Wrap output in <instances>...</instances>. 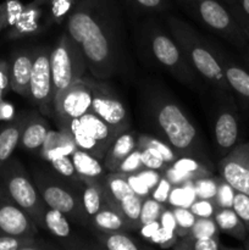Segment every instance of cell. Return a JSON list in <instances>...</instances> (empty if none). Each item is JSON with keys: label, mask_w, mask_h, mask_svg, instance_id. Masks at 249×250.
I'll list each match as a JSON object with an SVG mask.
<instances>
[{"label": "cell", "mask_w": 249, "mask_h": 250, "mask_svg": "<svg viewBox=\"0 0 249 250\" xmlns=\"http://www.w3.org/2000/svg\"><path fill=\"white\" fill-rule=\"evenodd\" d=\"M66 27L93 77L106 80L126 70L124 26L115 0H76Z\"/></svg>", "instance_id": "6da1fadb"}, {"label": "cell", "mask_w": 249, "mask_h": 250, "mask_svg": "<svg viewBox=\"0 0 249 250\" xmlns=\"http://www.w3.org/2000/svg\"><path fill=\"white\" fill-rule=\"evenodd\" d=\"M142 97L143 116L160 139L180 156H190L209 165L204 142L181 105L160 88L149 87Z\"/></svg>", "instance_id": "7a4b0ae2"}, {"label": "cell", "mask_w": 249, "mask_h": 250, "mask_svg": "<svg viewBox=\"0 0 249 250\" xmlns=\"http://www.w3.org/2000/svg\"><path fill=\"white\" fill-rule=\"evenodd\" d=\"M167 27L186 58L199 77L214 93L219 104H236V95L227 82L220 59L217 46L204 38L189 23L176 16L166 17Z\"/></svg>", "instance_id": "3957f363"}, {"label": "cell", "mask_w": 249, "mask_h": 250, "mask_svg": "<svg viewBox=\"0 0 249 250\" xmlns=\"http://www.w3.org/2000/svg\"><path fill=\"white\" fill-rule=\"evenodd\" d=\"M32 178L48 208L59 210L75 224L90 227V219L82 204L84 185H77L66 180L53 168L48 170L36 166L33 167Z\"/></svg>", "instance_id": "277c9868"}, {"label": "cell", "mask_w": 249, "mask_h": 250, "mask_svg": "<svg viewBox=\"0 0 249 250\" xmlns=\"http://www.w3.org/2000/svg\"><path fill=\"white\" fill-rule=\"evenodd\" d=\"M0 186L6 194L32 217L38 229H45L48 205L42 198L32 176L17 159L10 158L0 168Z\"/></svg>", "instance_id": "5b68a950"}, {"label": "cell", "mask_w": 249, "mask_h": 250, "mask_svg": "<svg viewBox=\"0 0 249 250\" xmlns=\"http://www.w3.org/2000/svg\"><path fill=\"white\" fill-rule=\"evenodd\" d=\"M145 39L151 56L181 84L194 90L202 89L203 80L186 58L177 42L155 24H150L145 31Z\"/></svg>", "instance_id": "8992f818"}, {"label": "cell", "mask_w": 249, "mask_h": 250, "mask_svg": "<svg viewBox=\"0 0 249 250\" xmlns=\"http://www.w3.org/2000/svg\"><path fill=\"white\" fill-rule=\"evenodd\" d=\"M181 6L199 23L243 50L249 41L221 0H186Z\"/></svg>", "instance_id": "52a82bcc"}, {"label": "cell", "mask_w": 249, "mask_h": 250, "mask_svg": "<svg viewBox=\"0 0 249 250\" xmlns=\"http://www.w3.org/2000/svg\"><path fill=\"white\" fill-rule=\"evenodd\" d=\"M54 99L87 72L82 49L68 33H63L50 51Z\"/></svg>", "instance_id": "ba28073f"}, {"label": "cell", "mask_w": 249, "mask_h": 250, "mask_svg": "<svg viewBox=\"0 0 249 250\" xmlns=\"http://www.w3.org/2000/svg\"><path fill=\"white\" fill-rule=\"evenodd\" d=\"M59 126L70 131L78 149L92 154L100 160H103L116 137L120 136L92 111Z\"/></svg>", "instance_id": "9c48e42d"}, {"label": "cell", "mask_w": 249, "mask_h": 250, "mask_svg": "<svg viewBox=\"0 0 249 250\" xmlns=\"http://www.w3.org/2000/svg\"><path fill=\"white\" fill-rule=\"evenodd\" d=\"M85 82L92 90V110L106 125H109L119 134L128 131L131 127V117L128 110L114 89L102 80L85 77Z\"/></svg>", "instance_id": "30bf717a"}, {"label": "cell", "mask_w": 249, "mask_h": 250, "mask_svg": "<svg viewBox=\"0 0 249 250\" xmlns=\"http://www.w3.org/2000/svg\"><path fill=\"white\" fill-rule=\"evenodd\" d=\"M50 51L51 49L48 46L33 49V63L29 81L28 98L43 114H51L54 111Z\"/></svg>", "instance_id": "8fae6325"}, {"label": "cell", "mask_w": 249, "mask_h": 250, "mask_svg": "<svg viewBox=\"0 0 249 250\" xmlns=\"http://www.w3.org/2000/svg\"><path fill=\"white\" fill-rule=\"evenodd\" d=\"M92 100V90L83 76L54 99V112L59 125H65L89 112Z\"/></svg>", "instance_id": "7c38bea8"}, {"label": "cell", "mask_w": 249, "mask_h": 250, "mask_svg": "<svg viewBox=\"0 0 249 250\" xmlns=\"http://www.w3.org/2000/svg\"><path fill=\"white\" fill-rule=\"evenodd\" d=\"M220 177L236 189L249 195V142H241L219 160Z\"/></svg>", "instance_id": "4fadbf2b"}, {"label": "cell", "mask_w": 249, "mask_h": 250, "mask_svg": "<svg viewBox=\"0 0 249 250\" xmlns=\"http://www.w3.org/2000/svg\"><path fill=\"white\" fill-rule=\"evenodd\" d=\"M0 236H38V226L0 186Z\"/></svg>", "instance_id": "5bb4252c"}, {"label": "cell", "mask_w": 249, "mask_h": 250, "mask_svg": "<svg viewBox=\"0 0 249 250\" xmlns=\"http://www.w3.org/2000/svg\"><path fill=\"white\" fill-rule=\"evenodd\" d=\"M214 124V142L219 158L227 155L239 142V120L237 105L220 104Z\"/></svg>", "instance_id": "9a60e30c"}, {"label": "cell", "mask_w": 249, "mask_h": 250, "mask_svg": "<svg viewBox=\"0 0 249 250\" xmlns=\"http://www.w3.org/2000/svg\"><path fill=\"white\" fill-rule=\"evenodd\" d=\"M50 4V0H33L24 6L23 12L19 21L10 27L9 38H23L38 34L48 24L49 14L45 15L46 5Z\"/></svg>", "instance_id": "2e32d148"}, {"label": "cell", "mask_w": 249, "mask_h": 250, "mask_svg": "<svg viewBox=\"0 0 249 250\" xmlns=\"http://www.w3.org/2000/svg\"><path fill=\"white\" fill-rule=\"evenodd\" d=\"M9 78L10 89L21 97H29V81H31L33 50L22 49L15 51L10 58Z\"/></svg>", "instance_id": "e0dca14e"}, {"label": "cell", "mask_w": 249, "mask_h": 250, "mask_svg": "<svg viewBox=\"0 0 249 250\" xmlns=\"http://www.w3.org/2000/svg\"><path fill=\"white\" fill-rule=\"evenodd\" d=\"M163 173L172 186H181L187 182H194L198 178L212 176L209 165L190 156H180Z\"/></svg>", "instance_id": "ac0fdd59"}, {"label": "cell", "mask_w": 249, "mask_h": 250, "mask_svg": "<svg viewBox=\"0 0 249 250\" xmlns=\"http://www.w3.org/2000/svg\"><path fill=\"white\" fill-rule=\"evenodd\" d=\"M45 229L60 243V247L63 249H87L88 246L82 243V239L78 238L72 233L70 220L66 215L59 210L50 209L45 214Z\"/></svg>", "instance_id": "d6986e66"}, {"label": "cell", "mask_w": 249, "mask_h": 250, "mask_svg": "<svg viewBox=\"0 0 249 250\" xmlns=\"http://www.w3.org/2000/svg\"><path fill=\"white\" fill-rule=\"evenodd\" d=\"M217 56L220 59L227 82L231 85L234 95L249 106V71L229 58L225 51L217 48Z\"/></svg>", "instance_id": "ffe728a7"}, {"label": "cell", "mask_w": 249, "mask_h": 250, "mask_svg": "<svg viewBox=\"0 0 249 250\" xmlns=\"http://www.w3.org/2000/svg\"><path fill=\"white\" fill-rule=\"evenodd\" d=\"M78 149L70 131L60 127L59 131L49 129L46 138L39 150V155L44 161L49 163L58 156H71Z\"/></svg>", "instance_id": "44dd1931"}, {"label": "cell", "mask_w": 249, "mask_h": 250, "mask_svg": "<svg viewBox=\"0 0 249 250\" xmlns=\"http://www.w3.org/2000/svg\"><path fill=\"white\" fill-rule=\"evenodd\" d=\"M27 115L19 114L11 121L5 122L0 127V168L14 154L15 149L20 146L22 129L26 122Z\"/></svg>", "instance_id": "7402d4cb"}, {"label": "cell", "mask_w": 249, "mask_h": 250, "mask_svg": "<svg viewBox=\"0 0 249 250\" xmlns=\"http://www.w3.org/2000/svg\"><path fill=\"white\" fill-rule=\"evenodd\" d=\"M49 125L41 115L28 114L20 139V146L28 151H39L46 134L49 132Z\"/></svg>", "instance_id": "603a6c76"}, {"label": "cell", "mask_w": 249, "mask_h": 250, "mask_svg": "<svg viewBox=\"0 0 249 250\" xmlns=\"http://www.w3.org/2000/svg\"><path fill=\"white\" fill-rule=\"evenodd\" d=\"M137 148V136L133 132H124L116 137L103 158V164L109 172H115L120 164Z\"/></svg>", "instance_id": "cb8c5ba5"}, {"label": "cell", "mask_w": 249, "mask_h": 250, "mask_svg": "<svg viewBox=\"0 0 249 250\" xmlns=\"http://www.w3.org/2000/svg\"><path fill=\"white\" fill-rule=\"evenodd\" d=\"M71 160H72L76 171H77L78 176H80L83 182L84 181H97V182H99L106 176L107 170L105 168L103 161L100 159L95 158L92 154L82 150V149H77L71 155Z\"/></svg>", "instance_id": "d4e9b609"}, {"label": "cell", "mask_w": 249, "mask_h": 250, "mask_svg": "<svg viewBox=\"0 0 249 250\" xmlns=\"http://www.w3.org/2000/svg\"><path fill=\"white\" fill-rule=\"evenodd\" d=\"M90 229L102 232H129L133 231L121 212L109 204L104 205L97 214L90 217Z\"/></svg>", "instance_id": "484cf974"}, {"label": "cell", "mask_w": 249, "mask_h": 250, "mask_svg": "<svg viewBox=\"0 0 249 250\" xmlns=\"http://www.w3.org/2000/svg\"><path fill=\"white\" fill-rule=\"evenodd\" d=\"M214 220L219 227L220 232L237 239L238 242H243L248 236L246 226L232 208L217 209L214 214Z\"/></svg>", "instance_id": "4316f807"}, {"label": "cell", "mask_w": 249, "mask_h": 250, "mask_svg": "<svg viewBox=\"0 0 249 250\" xmlns=\"http://www.w3.org/2000/svg\"><path fill=\"white\" fill-rule=\"evenodd\" d=\"M99 247L109 250H138L148 248L137 239L129 237L126 232L93 231Z\"/></svg>", "instance_id": "83f0119b"}, {"label": "cell", "mask_w": 249, "mask_h": 250, "mask_svg": "<svg viewBox=\"0 0 249 250\" xmlns=\"http://www.w3.org/2000/svg\"><path fill=\"white\" fill-rule=\"evenodd\" d=\"M59 247L41 237L0 236V250H54Z\"/></svg>", "instance_id": "f1b7e54d"}, {"label": "cell", "mask_w": 249, "mask_h": 250, "mask_svg": "<svg viewBox=\"0 0 249 250\" xmlns=\"http://www.w3.org/2000/svg\"><path fill=\"white\" fill-rule=\"evenodd\" d=\"M82 204L87 215L90 217L94 216L104 205H106L104 193H103L100 181H84L82 189Z\"/></svg>", "instance_id": "f546056e"}, {"label": "cell", "mask_w": 249, "mask_h": 250, "mask_svg": "<svg viewBox=\"0 0 249 250\" xmlns=\"http://www.w3.org/2000/svg\"><path fill=\"white\" fill-rule=\"evenodd\" d=\"M144 199L145 198H142L136 193H132L120 202V211H121L122 216L126 219V221L131 225L133 231H138V229L141 227L139 216H141Z\"/></svg>", "instance_id": "4dcf8cb0"}, {"label": "cell", "mask_w": 249, "mask_h": 250, "mask_svg": "<svg viewBox=\"0 0 249 250\" xmlns=\"http://www.w3.org/2000/svg\"><path fill=\"white\" fill-rule=\"evenodd\" d=\"M137 146H138V148L146 146V148H151L154 149V150H156L161 156H163V159L165 160V163L167 164V166L172 165V164L180 158V155H178L166 142H164L163 139L146 136V134H141V136L137 137Z\"/></svg>", "instance_id": "1f68e13d"}, {"label": "cell", "mask_w": 249, "mask_h": 250, "mask_svg": "<svg viewBox=\"0 0 249 250\" xmlns=\"http://www.w3.org/2000/svg\"><path fill=\"white\" fill-rule=\"evenodd\" d=\"M197 199L194 182H187L181 186H173L168 195V204L173 208H189Z\"/></svg>", "instance_id": "d6a6232c"}, {"label": "cell", "mask_w": 249, "mask_h": 250, "mask_svg": "<svg viewBox=\"0 0 249 250\" xmlns=\"http://www.w3.org/2000/svg\"><path fill=\"white\" fill-rule=\"evenodd\" d=\"M175 250H220L225 249L221 246L219 238H194V237L186 236L178 238L175 246Z\"/></svg>", "instance_id": "836d02e7"}, {"label": "cell", "mask_w": 249, "mask_h": 250, "mask_svg": "<svg viewBox=\"0 0 249 250\" xmlns=\"http://www.w3.org/2000/svg\"><path fill=\"white\" fill-rule=\"evenodd\" d=\"M188 236L194 238H219L220 229L214 217H197Z\"/></svg>", "instance_id": "e575fe53"}, {"label": "cell", "mask_w": 249, "mask_h": 250, "mask_svg": "<svg viewBox=\"0 0 249 250\" xmlns=\"http://www.w3.org/2000/svg\"><path fill=\"white\" fill-rule=\"evenodd\" d=\"M49 164L55 172H58L66 180L77 183V185H84V182L81 180L77 171H76L75 165L71 160V156H58V158L49 161Z\"/></svg>", "instance_id": "d590c367"}, {"label": "cell", "mask_w": 249, "mask_h": 250, "mask_svg": "<svg viewBox=\"0 0 249 250\" xmlns=\"http://www.w3.org/2000/svg\"><path fill=\"white\" fill-rule=\"evenodd\" d=\"M172 212L175 216L177 237L182 238V237L188 236L190 229L197 220V216L190 211L189 208H173Z\"/></svg>", "instance_id": "8d00e7d4"}, {"label": "cell", "mask_w": 249, "mask_h": 250, "mask_svg": "<svg viewBox=\"0 0 249 250\" xmlns=\"http://www.w3.org/2000/svg\"><path fill=\"white\" fill-rule=\"evenodd\" d=\"M76 0H50L49 4V20L54 23L62 24L67 19Z\"/></svg>", "instance_id": "74e56055"}, {"label": "cell", "mask_w": 249, "mask_h": 250, "mask_svg": "<svg viewBox=\"0 0 249 250\" xmlns=\"http://www.w3.org/2000/svg\"><path fill=\"white\" fill-rule=\"evenodd\" d=\"M220 177H212V176H207V177L198 178L194 181V189L197 199H210L214 200L215 195L217 192V185H219Z\"/></svg>", "instance_id": "f35d334b"}, {"label": "cell", "mask_w": 249, "mask_h": 250, "mask_svg": "<svg viewBox=\"0 0 249 250\" xmlns=\"http://www.w3.org/2000/svg\"><path fill=\"white\" fill-rule=\"evenodd\" d=\"M164 210H165V208H164L163 203H159L158 200L151 197H146L144 199L143 205H142L141 216H139L141 226L144 224H148V222L158 221Z\"/></svg>", "instance_id": "ab89813d"}, {"label": "cell", "mask_w": 249, "mask_h": 250, "mask_svg": "<svg viewBox=\"0 0 249 250\" xmlns=\"http://www.w3.org/2000/svg\"><path fill=\"white\" fill-rule=\"evenodd\" d=\"M24 6L26 5L22 4L20 0H5L2 4H0V10H1L5 22H6V28L7 27L10 28L19 21Z\"/></svg>", "instance_id": "60d3db41"}, {"label": "cell", "mask_w": 249, "mask_h": 250, "mask_svg": "<svg viewBox=\"0 0 249 250\" xmlns=\"http://www.w3.org/2000/svg\"><path fill=\"white\" fill-rule=\"evenodd\" d=\"M234 195H236V189L229 183H227L224 178L220 177L219 185H217V192L214 198L215 205L217 207V209H220V208H232Z\"/></svg>", "instance_id": "b9f144b4"}, {"label": "cell", "mask_w": 249, "mask_h": 250, "mask_svg": "<svg viewBox=\"0 0 249 250\" xmlns=\"http://www.w3.org/2000/svg\"><path fill=\"white\" fill-rule=\"evenodd\" d=\"M139 150H141V158L144 167L156 170L159 172H164L165 168L167 167V164L165 163L163 156L156 150H154L151 148H146V146L139 148Z\"/></svg>", "instance_id": "7bdbcfd3"}, {"label": "cell", "mask_w": 249, "mask_h": 250, "mask_svg": "<svg viewBox=\"0 0 249 250\" xmlns=\"http://www.w3.org/2000/svg\"><path fill=\"white\" fill-rule=\"evenodd\" d=\"M142 168H144V165L142 163L141 150L137 146L132 153H129L124 158V160L120 164V166L117 167V170L115 172L124 173V175H131V173H138Z\"/></svg>", "instance_id": "ee69618b"}, {"label": "cell", "mask_w": 249, "mask_h": 250, "mask_svg": "<svg viewBox=\"0 0 249 250\" xmlns=\"http://www.w3.org/2000/svg\"><path fill=\"white\" fill-rule=\"evenodd\" d=\"M177 241L178 237L176 234L175 229H170L161 226L156 231V233L151 237L150 243L156 244V246H159L163 249H172V247L175 246Z\"/></svg>", "instance_id": "f6af8a7d"}, {"label": "cell", "mask_w": 249, "mask_h": 250, "mask_svg": "<svg viewBox=\"0 0 249 250\" xmlns=\"http://www.w3.org/2000/svg\"><path fill=\"white\" fill-rule=\"evenodd\" d=\"M232 209L236 211L241 221L246 226L247 232L249 234V195L243 194V193L236 192L233 199V205Z\"/></svg>", "instance_id": "bcb514c9"}, {"label": "cell", "mask_w": 249, "mask_h": 250, "mask_svg": "<svg viewBox=\"0 0 249 250\" xmlns=\"http://www.w3.org/2000/svg\"><path fill=\"white\" fill-rule=\"evenodd\" d=\"M190 211L197 217H214L217 207L214 200L210 199H195L189 207Z\"/></svg>", "instance_id": "7dc6e473"}, {"label": "cell", "mask_w": 249, "mask_h": 250, "mask_svg": "<svg viewBox=\"0 0 249 250\" xmlns=\"http://www.w3.org/2000/svg\"><path fill=\"white\" fill-rule=\"evenodd\" d=\"M128 2L141 11H163L167 7L168 0H128Z\"/></svg>", "instance_id": "c3c4849f"}, {"label": "cell", "mask_w": 249, "mask_h": 250, "mask_svg": "<svg viewBox=\"0 0 249 250\" xmlns=\"http://www.w3.org/2000/svg\"><path fill=\"white\" fill-rule=\"evenodd\" d=\"M173 186L171 185L170 181L165 177V176H161L160 181L158 182V185L155 186L153 190H151V198H154L155 200H158L159 203H165L168 202V195H170L171 189H172Z\"/></svg>", "instance_id": "681fc988"}, {"label": "cell", "mask_w": 249, "mask_h": 250, "mask_svg": "<svg viewBox=\"0 0 249 250\" xmlns=\"http://www.w3.org/2000/svg\"><path fill=\"white\" fill-rule=\"evenodd\" d=\"M126 177H127V181H128L129 186H131L132 190H133L137 195H139V197L142 198H146L150 195L151 190L144 185V182L139 178V176L137 175V173L126 175Z\"/></svg>", "instance_id": "f907efd6"}, {"label": "cell", "mask_w": 249, "mask_h": 250, "mask_svg": "<svg viewBox=\"0 0 249 250\" xmlns=\"http://www.w3.org/2000/svg\"><path fill=\"white\" fill-rule=\"evenodd\" d=\"M137 175L139 176L142 181L144 182V185L149 188L150 190H153L155 188V186L158 185V182L160 181L161 175L159 171L156 170H151V168H142Z\"/></svg>", "instance_id": "816d5d0a"}, {"label": "cell", "mask_w": 249, "mask_h": 250, "mask_svg": "<svg viewBox=\"0 0 249 250\" xmlns=\"http://www.w3.org/2000/svg\"><path fill=\"white\" fill-rule=\"evenodd\" d=\"M10 90V78H9V62L5 60H0V100L4 98Z\"/></svg>", "instance_id": "f5cc1de1"}, {"label": "cell", "mask_w": 249, "mask_h": 250, "mask_svg": "<svg viewBox=\"0 0 249 250\" xmlns=\"http://www.w3.org/2000/svg\"><path fill=\"white\" fill-rule=\"evenodd\" d=\"M231 11H237L249 17V0H221Z\"/></svg>", "instance_id": "db71d44e"}, {"label": "cell", "mask_w": 249, "mask_h": 250, "mask_svg": "<svg viewBox=\"0 0 249 250\" xmlns=\"http://www.w3.org/2000/svg\"><path fill=\"white\" fill-rule=\"evenodd\" d=\"M160 227H161L160 221L158 220V221H151V222H148V224L142 225V226L138 229V231H139V234L142 236V238L150 242L151 237L156 233V231H158Z\"/></svg>", "instance_id": "11a10c76"}, {"label": "cell", "mask_w": 249, "mask_h": 250, "mask_svg": "<svg viewBox=\"0 0 249 250\" xmlns=\"http://www.w3.org/2000/svg\"><path fill=\"white\" fill-rule=\"evenodd\" d=\"M15 107L11 103L5 102L4 99L0 100V122H7L15 119Z\"/></svg>", "instance_id": "9f6ffc18"}, {"label": "cell", "mask_w": 249, "mask_h": 250, "mask_svg": "<svg viewBox=\"0 0 249 250\" xmlns=\"http://www.w3.org/2000/svg\"><path fill=\"white\" fill-rule=\"evenodd\" d=\"M159 221H160V225L163 227H166V229H175L176 231V221H175V216H173L172 210H164L160 219H159Z\"/></svg>", "instance_id": "6f0895ef"}, {"label": "cell", "mask_w": 249, "mask_h": 250, "mask_svg": "<svg viewBox=\"0 0 249 250\" xmlns=\"http://www.w3.org/2000/svg\"><path fill=\"white\" fill-rule=\"evenodd\" d=\"M229 12H231L232 16L234 17V20H236L237 23L239 24V27H241L243 33L246 34V37L249 41V17L243 14H239V12L237 11H231V10H229Z\"/></svg>", "instance_id": "680465c9"}, {"label": "cell", "mask_w": 249, "mask_h": 250, "mask_svg": "<svg viewBox=\"0 0 249 250\" xmlns=\"http://www.w3.org/2000/svg\"><path fill=\"white\" fill-rule=\"evenodd\" d=\"M241 51H242V59H243L244 61V65H246V67L248 68L249 71V45L246 46V48Z\"/></svg>", "instance_id": "91938a15"}, {"label": "cell", "mask_w": 249, "mask_h": 250, "mask_svg": "<svg viewBox=\"0 0 249 250\" xmlns=\"http://www.w3.org/2000/svg\"><path fill=\"white\" fill-rule=\"evenodd\" d=\"M4 28H6V22H5L4 16H2V12L1 10H0V32H1Z\"/></svg>", "instance_id": "94428289"}, {"label": "cell", "mask_w": 249, "mask_h": 250, "mask_svg": "<svg viewBox=\"0 0 249 250\" xmlns=\"http://www.w3.org/2000/svg\"><path fill=\"white\" fill-rule=\"evenodd\" d=\"M242 243H243V248L244 249H249V234H248V236H247V238L244 239V241L242 242Z\"/></svg>", "instance_id": "6125c7cd"}, {"label": "cell", "mask_w": 249, "mask_h": 250, "mask_svg": "<svg viewBox=\"0 0 249 250\" xmlns=\"http://www.w3.org/2000/svg\"><path fill=\"white\" fill-rule=\"evenodd\" d=\"M177 1H178V4H182V2H185L186 1V0H177Z\"/></svg>", "instance_id": "be15d7a7"}]
</instances>
